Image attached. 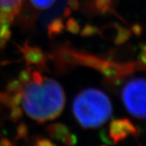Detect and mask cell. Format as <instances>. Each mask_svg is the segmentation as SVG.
I'll return each instance as SVG.
<instances>
[{
    "label": "cell",
    "mask_w": 146,
    "mask_h": 146,
    "mask_svg": "<svg viewBox=\"0 0 146 146\" xmlns=\"http://www.w3.org/2000/svg\"><path fill=\"white\" fill-rule=\"evenodd\" d=\"M21 82L14 84L13 97L21 103L27 115L39 123L52 120L63 111L65 94L63 88L54 80L44 77L36 71L23 72Z\"/></svg>",
    "instance_id": "obj_1"
},
{
    "label": "cell",
    "mask_w": 146,
    "mask_h": 146,
    "mask_svg": "<svg viewBox=\"0 0 146 146\" xmlns=\"http://www.w3.org/2000/svg\"><path fill=\"white\" fill-rule=\"evenodd\" d=\"M23 0H0V46L10 37V26L21 10Z\"/></svg>",
    "instance_id": "obj_4"
},
{
    "label": "cell",
    "mask_w": 146,
    "mask_h": 146,
    "mask_svg": "<svg viewBox=\"0 0 146 146\" xmlns=\"http://www.w3.org/2000/svg\"><path fill=\"white\" fill-rule=\"evenodd\" d=\"M33 4L39 8H48L54 4L55 0H31Z\"/></svg>",
    "instance_id": "obj_8"
},
{
    "label": "cell",
    "mask_w": 146,
    "mask_h": 146,
    "mask_svg": "<svg viewBox=\"0 0 146 146\" xmlns=\"http://www.w3.org/2000/svg\"><path fill=\"white\" fill-rule=\"evenodd\" d=\"M121 99L130 115L146 119V79L138 77L128 80L122 89Z\"/></svg>",
    "instance_id": "obj_3"
},
{
    "label": "cell",
    "mask_w": 146,
    "mask_h": 146,
    "mask_svg": "<svg viewBox=\"0 0 146 146\" xmlns=\"http://www.w3.org/2000/svg\"><path fill=\"white\" fill-rule=\"evenodd\" d=\"M72 110L76 119L83 127L95 128L104 124L111 117L113 108L104 92L89 88L76 96Z\"/></svg>",
    "instance_id": "obj_2"
},
{
    "label": "cell",
    "mask_w": 146,
    "mask_h": 146,
    "mask_svg": "<svg viewBox=\"0 0 146 146\" xmlns=\"http://www.w3.org/2000/svg\"><path fill=\"white\" fill-rule=\"evenodd\" d=\"M25 55L26 58L27 62L29 63L41 64L43 61V54L41 50L36 48L29 47L25 51Z\"/></svg>",
    "instance_id": "obj_7"
},
{
    "label": "cell",
    "mask_w": 146,
    "mask_h": 146,
    "mask_svg": "<svg viewBox=\"0 0 146 146\" xmlns=\"http://www.w3.org/2000/svg\"><path fill=\"white\" fill-rule=\"evenodd\" d=\"M48 131L50 135L57 139L58 141H62L66 145L73 146L76 143V138L75 135L72 134L66 126L63 124H54L48 127Z\"/></svg>",
    "instance_id": "obj_6"
},
{
    "label": "cell",
    "mask_w": 146,
    "mask_h": 146,
    "mask_svg": "<svg viewBox=\"0 0 146 146\" xmlns=\"http://www.w3.org/2000/svg\"><path fill=\"white\" fill-rule=\"evenodd\" d=\"M36 146H55L52 142L49 141L48 140H41V141H37Z\"/></svg>",
    "instance_id": "obj_9"
},
{
    "label": "cell",
    "mask_w": 146,
    "mask_h": 146,
    "mask_svg": "<svg viewBox=\"0 0 146 146\" xmlns=\"http://www.w3.org/2000/svg\"><path fill=\"white\" fill-rule=\"evenodd\" d=\"M136 132V127L129 120L126 119L114 120L110 125V137L114 143L123 141L131 135H135Z\"/></svg>",
    "instance_id": "obj_5"
},
{
    "label": "cell",
    "mask_w": 146,
    "mask_h": 146,
    "mask_svg": "<svg viewBox=\"0 0 146 146\" xmlns=\"http://www.w3.org/2000/svg\"><path fill=\"white\" fill-rule=\"evenodd\" d=\"M0 146H12V145H11V144L10 142H9L8 141H7V140H3V141L1 142Z\"/></svg>",
    "instance_id": "obj_10"
}]
</instances>
